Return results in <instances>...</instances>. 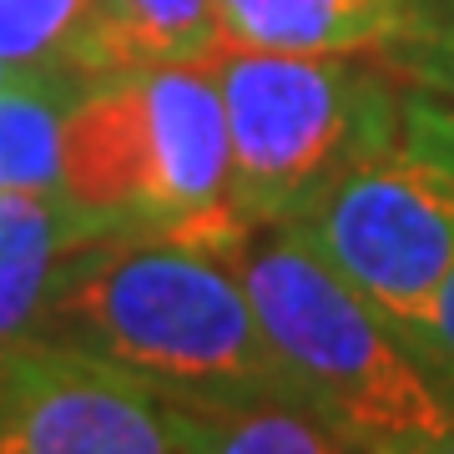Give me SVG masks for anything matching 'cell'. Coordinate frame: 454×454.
Masks as SVG:
<instances>
[{"label": "cell", "instance_id": "cell-10", "mask_svg": "<svg viewBox=\"0 0 454 454\" xmlns=\"http://www.w3.org/2000/svg\"><path fill=\"white\" fill-rule=\"evenodd\" d=\"M187 454H369L354 434L288 394L187 404Z\"/></svg>", "mask_w": 454, "mask_h": 454}, {"label": "cell", "instance_id": "cell-3", "mask_svg": "<svg viewBox=\"0 0 454 454\" xmlns=\"http://www.w3.org/2000/svg\"><path fill=\"white\" fill-rule=\"evenodd\" d=\"M61 192L101 232H172L223 247L243 212L212 66H146L86 86L66 112Z\"/></svg>", "mask_w": 454, "mask_h": 454}, {"label": "cell", "instance_id": "cell-9", "mask_svg": "<svg viewBox=\"0 0 454 454\" xmlns=\"http://www.w3.org/2000/svg\"><path fill=\"white\" fill-rule=\"evenodd\" d=\"M223 51L217 0H97L91 16L97 82L146 66H207Z\"/></svg>", "mask_w": 454, "mask_h": 454}, {"label": "cell", "instance_id": "cell-7", "mask_svg": "<svg viewBox=\"0 0 454 454\" xmlns=\"http://www.w3.org/2000/svg\"><path fill=\"white\" fill-rule=\"evenodd\" d=\"M91 238H106L61 187L0 192V343L35 339L66 262Z\"/></svg>", "mask_w": 454, "mask_h": 454}, {"label": "cell", "instance_id": "cell-18", "mask_svg": "<svg viewBox=\"0 0 454 454\" xmlns=\"http://www.w3.org/2000/svg\"><path fill=\"white\" fill-rule=\"evenodd\" d=\"M384 454H404V450H384Z\"/></svg>", "mask_w": 454, "mask_h": 454}, {"label": "cell", "instance_id": "cell-2", "mask_svg": "<svg viewBox=\"0 0 454 454\" xmlns=\"http://www.w3.org/2000/svg\"><path fill=\"white\" fill-rule=\"evenodd\" d=\"M217 253L238 268L288 394L369 454H434L454 394L394 318L328 268L293 223H243Z\"/></svg>", "mask_w": 454, "mask_h": 454}, {"label": "cell", "instance_id": "cell-11", "mask_svg": "<svg viewBox=\"0 0 454 454\" xmlns=\"http://www.w3.org/2000/svg\"><path fill=\"white\" fill-rule=\"evenodd\" d=\"M91 16L97 0H0V61L16 82L86 91L97 82Z\"/></svg>", "mask_w": 454, "mask_h": 454}, {"label": "cell", "instance_id": "cell-5", "mask_svg": "<svg viewBox=\"0 0 454 454\" xmlns=\"http://www.w3.org/2000/svg\"><path fill=\"white\" fill-rule=\"evenodd\" d=\"M293 227L414 343L454 268L450 112L434 97L409 91L404 137L354 162L293 217Z\"/></svg>", "mask_w": 454, "mask_h": 454}, {"label": "cell", "instance_id": "cell-6", "mask_svg": "<svg viewBox=\"0 0 454 454\" xmlns=\"http://www.w3.org/2000/svg\"><path fill=\"white\" fill-rule=\"evenodd\" d=\"M0 454H187V404L35 333L0 343Z\"/></svg>", "mask_w": 454, "mask_h": 454}, {"label": "cell", "instance_id": "cell-13", "mask_svg": "<svg viewBox=\"0 0 454 454\" xmlns=\"http://www.w3.org/2000/svg\"><path fill=\"white\" fill-rule=\"evenodd\" d=\"M373 61L389 71L399 86L434 97L439 106L454 112V16L450 11H424L414 16L409 31L373 51Z\"/></svg>", "mask_w": 454, "mask_h": 454}, {"label": "cell", "instance_id": "cell-16", "mask_svg": "<svg viewBox=\"0 0 454 454\" xmlns=\"http://www.w3.org/2000/svg\"><path fill=\"white\" fill-rule=\"evenodd\" d=\"M434 454H454V429H450L444 439H439V450H434Z\"/></svg>", "mask_w": 454, "mask_h": 454}, {"label": "cell", "instance_id": "cell-15", "mask_svg": "<svg viewBox=\"0 0 454 454\" xmlns=\"http://www.w3.org/2000/svg\"><path fill=\"white\" fill-rule=\"evenodd\" d=\"M11 86H20V82H16V71H11V66L0 61V91H11Z\"/></svg>", "mask_w": 454, "mask_h": 454}, {"label": "cell", "instance_id": "cell-17", "mask_svg": "<svg viewBox=\"0 0 454 454\" xmlns=\"http://www.w3.org/2000/svg\"><path fill=\"white\" fill-rule=\"evenodd\" d=\"M424 11H439V5H424ZM450 16H454V5H450Z\"/></svg>", "mask_w": 454, "mask_h": 454}, {"label": "cell", "instance_id": "cell-4", "mask_svg": "<svg viewBox=\"0 0 454 454\" xmlns=\"http://www.w3.org/2000/svg\"><path fill=\"white\" fill-rule=\"evenodd\" d=\"M212 66L243 223H293L354 162L404 137L409 91L373 56L227 46Z\"/></svg>", "mask_w": 454, "mask_h": 454}, {"label": "cell", "instance_id": "cell-14", "mask_svg": "<svg viewBox=\"0 0 454 454\" xmlns=\"http://www.w3.org/2000/svg\"><path fill=\"white\" fill-rule=\"evenodd\" d=\"M414 348L429 358V369H434L454 394V268H450V278H444V288L434 293V303H429V318H424L419 333H414Z\"/></svg>", "mask_w": 454, "mask_h": 454}, {"label": "cell", "instance_id": "cell-1", "mask_svg": "<svg viewBox=\"0 0 454 454\" xmlns=\"http://www.w3.org/2000/svg\"><path fill=\"white\" fill-rule=\"evenodd\" d=\"M35 333L106 358L182 404L288 394L227 253L172 232H106L76 247Z\"/></svg>", "mask_w": 454, "mask_h": 454}, {"label": "cell", "instance_id": "cell-8", "mask_svg": "<svg viewBox=\"0 0 454 454\" xmlns=\"http://www.w3.org/2000/svg\"><path fill=\"white\" fill-rule=\"evenodd\" d=\"M414 16L419 0H217L227 46L283 56H373Z\"/></svg>", "mask_w": 454, "mask_h": 454}, {"label": "cell", "instance_id": "cell-12", "mask_svg": "<svg viewBox=\"0 0 454 454\" xmlns=\"http://www.w3.org/2000/svg\"><path fill=\"white\" fill-rule=\"evenodd\" d=\"M82 91L71 86H35L20 82L0 91V192L31 187L51 192L61 187V142L66 112Z\"/></svg>", "mask_w": 454, "mask_h": 454}]
</instances>
